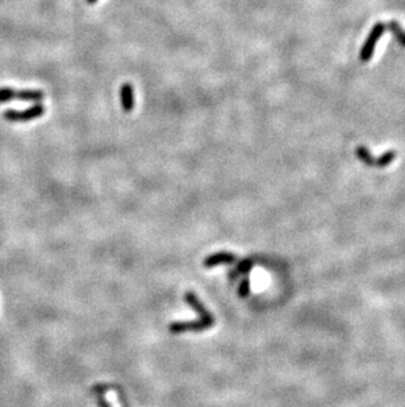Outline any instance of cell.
Wrapping results in <instances>:
<instances>
[{
  "label": "cell",
  "instance_id": "11",
  "mask_svg": "<svg viewBox=\"0 0 405 407\" xmlns=\"http://www.w3.org/2000/svg\"><path fill=\"white\" fill-rule=\"evenodd\" d=\"M251 265H253V261H251V260H243V261H241V262L238 263L237 269H236V271H237L236 276L242 274V273H247V271L250 270Z\"/></svg>",
  "mask_w": 405,
  "mask_h": 407
},
{
  "label": "cell",
  "instance_id": "10",
  "mask_svg": "<svg viewBox=\"0 0 405 407\" xmlns=\"http://www.w3.org/2000/svg\"><path fill=\"white\" fill-rule=\"evenodd\" d=\"M396 160V152L395 150H389V152L384 153L380 158H378L375 166L377 168H387L389 164H392L393 161Z\"/></svg>",
  "mask_w": 405,
  "mask_h": 407
},
{
  "label": "cell",
  "instance_id": "14",
  "mask_svg": "<svg viewBox=\"0 0 405 407\" xmlns=\"http://www.w3.org/2000/svg\"><path fill=\"white\" fill-rule=\"evenodd\" d=\"M98 1H99V0H86L87 4H91V5L95 4V3H98Z\"/></svg>",
  "mask_w": 405,
  "mask_h": 407
},
{
  "label": "cell",
  "instance_id": "2",
  "mask_svg": "<svg viewBox=\"0 0 405 407\" xmlns=\"http://www.w3.org/2000/svg\"><path fill=\"white\" fill-rule=\"evenodd\" d=\"M46 107L42 103H34L25 110H7L3 114L5 121L8 123H28L32 120L40 119L45 115Z\"/></svg>",
  "mask_w": 405,
  "mask_h": 407
},
{
  "label": "cell",
  "instance_id": "8",
  "mask_svg": "<svg viewBox=\"0 0 405 407\" xmlns=\"http://www.w3.org/2000/svg\"><path fill=\"white\" fill-rule=\"evenodd\" d=\"M355 154L356 157H358L364 165H367V166H375V164H377V160L374 158L371 153L368 152V149L364 148V146H358L355 150Z\"/></svg>",
  "mask_w": 405,
  "mask_h": 407
},
{
  "label": "cell",
  "instance_id": "5",
  "mask_svg": "<svg viewBox=\"0 0 405 407\" xmlns=\"http://www.w3.org/2000/svg\"><path fill=\"white\" fill-rule=\"evenodd\" d=\"M120 100L121 108L125 112H131L135 108V90L131 83H124L120 87Z\"/></svg>",
  "mask_w": 405,
  "mask_h": 407
},
{
  "label": "cell",
  "instance_id": "4",
  "mask_svg": "<svg viewBox=\"0 0 405 407\" xmlns=\"http://www.w3.org/2000/svg\"><path fill=\"white\" fill-rule=\"evenodd\" d=\"M215 324V318H200L199 320L193 321H175L171 323L168 329L172 333L186 332V331H204L211 328Z\"/></svg>",
  "mask_w": 405,
  "mask_h": 407
},
{
  "label": "cell",
  "instance_id": "1",
  "mask_svg": "<svg viewBox=\"0 0 405 407\" xmlns=\"http://www.w3.org/2000/svg\"><path fill=\"white\" fill-rule=\"evenodd\" d=\"M45 99V94L41 90H16L11 87L0 88V104L8 103L11 100H21L30 103H41Z\"/></svg>",
  "mask_w": 405,
  "mask_h": 407
},
{
  "label": "cell",
  "instance_id": "3",
  "mask_svg": "<svg viewBox=\"0 0 405 407\" xmlns=\"http://www.w3.org/2000/svg\"><path fill=\"white\" fill-rule=\"evenodd\" d=\"M385 32V24L383 23H378L373 29H371V33L368 34L367 40L364 41L363 46H362V50H360V59L362 62H368V59L373 57L374 52H375V46H377L379 38L384 34Z\"/></svg>",
  "mask_w": 405,
  "mask_h": 407
},
{
  "label": "cell",
  "instance_id": "6",
  "mask_svg": "<svg viewBox=\"0 0 405 407\" xmlns=\"http://www.w3.org/2000/svg\"><path fill=\"white\" fill-rule=\"evenodd\" d=\"M236 262V256L232 253H226V252H218L215 255H211L209 257L204 260V266L205 267H213L221 263H234Z\"/></svg>",
  "mask_w": 405,
  "mask_h": 407
},
{
  "label": "cell",
  "instance_id": "9",
  "mask_svg": "<svg viewBox=\"0 0 405 407\" xmlns=\"http://www.w3.org/2000/svg\"><path fill=\"white\" fill-rule=\"evenodd\" d=\"M389 28L392 30V33L395 34V37L401 45L405 46V30L401 28V25L397 23V21H391L389 23Z\"/></svg>",
  "mask_w": 405,
  "mask_h": 407
},
{
  "label": "cell",
  "instance_id": "12",
  "mask_svg": "<svg viewBox=\"0 0 405 407\" xmlns=\"http://www.w3.org/2000/svg\"><path fill=\"white\" fill-rule=\"evenodd\" d=\"M249 292H250L249 278H245V280L241 282V285H240V289H238V295L241 296V298H246V296L249 295Z\"/></svg>",
  "mask_w": 405,
  "mask_h": 407
},
{
  "label": "cell",
  "instance_id": "7",
  "mask_svg": "<svg viewBox=\"0 0 405 407\" xmlns=\"http://www.w3.org/2000/svg\"><path fill=\"white\" fill-rule=\"evenodd\" d=\"M184 299H186V302L192 307L195 311H196L199 315H200V318H212V314L209 313L208 310L205 309L204 304L200 303V300L197 299V296L193 294V292L189 291L186 292V295H184Z\"/></svg>",
  "mask_w": 405,
  "mask_h": 407
},
{
  "label": "cell",
  "instance_id": "13",
  "mask_svg": "<svg viewBox=\"0 0 405 407\" xmlns=\"http://www.w3.org/2000/svg\"><path fill=\"white\" fill-rule=\"evenodd\" d=\"M98 405H99V407H110L109 403L107 402L106 399L103 398L100 394H99V397H98Z\"/></svg>",
  "mask_w": 405,
  "mask_h": 407
}]
</instances>
